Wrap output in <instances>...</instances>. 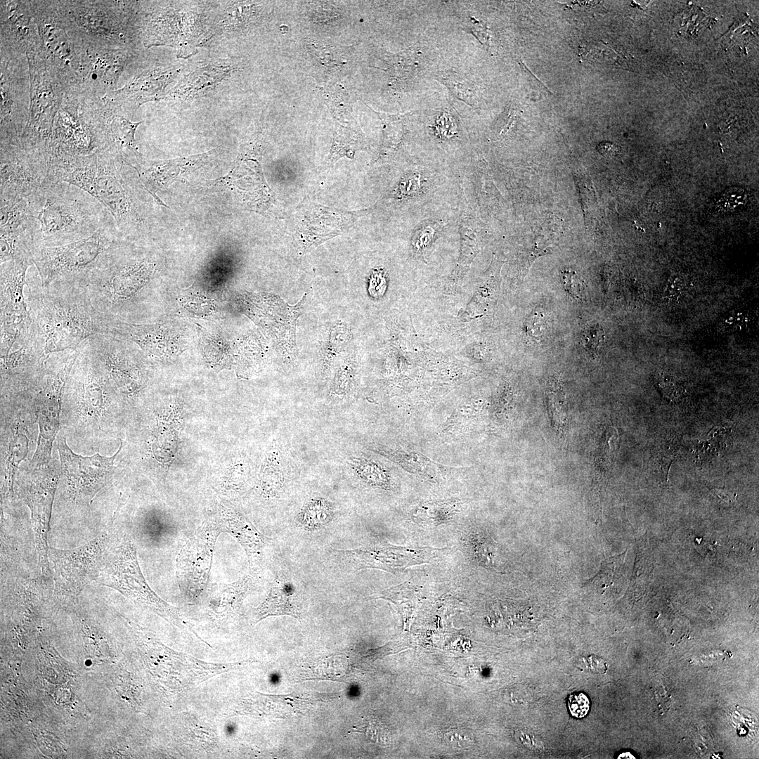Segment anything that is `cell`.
<instances>
[{
  "mask_svg": "<svg viewBox=\"0 0 759 759\" xmlns=\"http://www.w3.org/2000/svg\"><path fill=\"white\" fill-rule=\"evenodd\" d=\"M26 280V304L44 363L52 353L76 349L95 335L110 333L116 319L93 306L84 285L56 283L44 288L40 277L27 275Z\"/></svg>",
  "mask_w": 759,
  "mask_h": 759,
  "instance_id": "cell-1",
  "label": "cell"
},
{
  "mask_svg": "<svg viewBox=\"0 0 759 759\" xmlns=\"http://www.w3.org/2000/svg\"><path fill=\"white\" fill-rule=\"evenodd\" d=\"M27 200L33 222L32 250L84 238L112 218L93 197L65 182L46 179L41 188Z\"/></svg>",
  "mask_w": 759,
  "mask_h": 759,
  "instance_id": "cell-2",
  "label": "cell"
},
{
  "mask_svg": "<svg viewBox=\"0 0 759 759\" xmlns=\"http://www.w3.org/2000/svg\"><path fill=\"white\" fill-rule=\"evenodd\" d=\"M122 241L84 283L93 306L126 322L129 312L157 278L158 261L152 254L128 248Z\"/></svg>",
  "mask_w": 759,
  "mask_h": 759,
  "instance_id": "cell-3",
  "label": "cell"
},
{
  "mask_svg": "<svg viewBox=\"0 0 759 759\" xmlns=\"http://www.w3.org/2000/svg\"><path fill=\"white\" fill-rule=\"evenodd\" d=\"M122 241L123 238L112 218L84 238L61 245L33 249L32 260L44 288L56 283L84 285L89 275Z\"/></svg>",
  "mask_w": 759,
  "mask_h": 759,
  "instance_id": "cell-4",
  "label": "cell"
},
{
  "mask_svg": "<svg viewBox=\"0 0 759 759\" xmlns=\"http://www.w3.org/2000/svg\"><path fill=\"white\" fill-rule=\"evenodd\" d=\"M79 347L67 379L63 408L72 410L79 427L98 432L108 428L111 410L121 396L93 355L88 339Z\"/></svg>",
  "mask_w": 759,
  "mask_h": 759,
  "instance_id": "cell-5",
  "label": "cell"
},
{
  "mask_svg": "<svg viewBox=\"0 0 759 759\" xmlns=\"http://www.w3.org/2000/svg\"><path fill=\"white\" fill-rule=\"evenodd\" d=\"M96 160L86 193L110 213L122 238L141 235L148 230V214L127 163L108 151L98 153Z\"/></svg>",
  "mask_w": 759,
  "mask_h": 759,
  "instance_id": "cell-6",
  "label": "cell"
},
{
  "mask_svg": "<svg viewBox=\"0 0 759 759\" xmlns=\"http://www.w3.org/2000/svg\"><path fill=\"white\" fill-rule=\"evenodd\" d=\"M94 581L118 591L170 624L181 630H188L200 638L179 609L164 601L149 586L141 572L134 543L126 533H119L107 553Z\"/></svg>",
  "mask_w": 759,
  "mask_h": 759,
  "instance_id": "cell-7",
  "label": "cell"
},
{
  "mask_svg": "<svg viewBox=\"0 0 759 759\" xmlns=\"http://www.w3.org/2000/svg\"><path fill=\"white\" fill-rule=\"evenodd\" d=\"M79 351V346L51 354L37 385L25 396L34 408L39 428L36 450L28 468L35 469L51 462L53 443L60 429L67 379Z\"/></svg>",
  "mask_w": 759,
  "mask_h": 759,
  "instance_id": "cell-8",
  "label": "cell"
},
{
  "mask_svg": "<svg viewBox=\"0 0 759 759\" xmlns=\"http://www.w3.org/2000/svg\"><path fill=\"white\" fill-rule=\"evenodd\" d=\"M117 515V510L98 536L80 547L69 550L48 547L54 593L59 599L74 601L90 582L95 580L107 553L119 535L116 527Z\"/></svg>",
  "mask_w": 759,
  "mask_h": 759,
  "instance_id": "cell-9",
  "label": "cell"
},
{
  "mask_svg": "<svg viewBox=\"0 0 759 759\" xmlns=\"http://www.w3.org/2000/svg\"><path fill=\"white\" fill-rule=\"evenodd\" d=\"M56 443L65 499L77 507H89L96 494L112 480L116 470L114 462L123 447L122 441L111 457L99 453L91 456L78 455L68 446L63 434L58 435Z\"/></svg>",
  "mask_w": 759,
  "mask_h": 759,
  "instance_id": "cell-10",
  "label": "cell"
},
{
  "mask_svg": "<svg viewBox=\"0 0 759 759\" xmlns=\"http://www.w3.org/2000/svg\"><path fill=\"white\" fill-rule=\"evenodd\" d=\"M60 477V467L49 462L35 469H21L15 480L17 492L30 510L38 564L44 579H48L51 574L47 540Z\"/></svg>",
  "mask_w": 759,
  "mask_h": 759,
  "instance_id": "cell-11",
  "label": "cell"
},
{
  "mask_svg": "<svg viewBox=\"0 0 759 759\" xmlns=\"http://www.w3.org/2000/svg\"><path fill=\"white\" fill-rule=\"evenodd\" d=\"M136 635L149 648L148 659L154 675L172 692H184L216 675L237 670L243 663L205 662L171 649L142 630H136Z\"/></svg>",
  "mask_w": 759,
  "mask_h": 759,
  "instance_id": "cell-12",
  "label": "cell"
},
{
  "mask_svg": "<svg viewBox=\"0 0 759 759\" xmlns=\"http://www.w3.org/2000/svg\"><path fill=\"white\" fill-rule=\"evenodd\" d=\"M221 533L207 518L177 555L176 577L181 592L188 601H197L205 591L215 544Z\"/></svg>",
  "mask_w": 759,
  "mask_h": 759,
  "instance_id": "cell-13",
  "label": "cell"
},
{
  "mask_svg": "<svg viewBox=\"0 0 759 759\" xmlns=\"http://www.w3.org/2000/svg\"><path fill=\"white\" fill-rule=\"evenodd\" d=\"M93 355L112 386L122 396L138 394L145 383L138 351L126 339L109 334H97L88 339Z\"/></svg>",
  "mask_w": 759,
  "mask_h": 759,
  "instance_id": "cell-14",
  "label": "cell"
},
{
  "mask_svg": "<svg viewBox=\"0 0 759 759\" xmlns=\"http://www.w3.org/2000/svg\"><path fill=\"white\" fill-rule=\"evenodd\" d=\"M0 198L28 199L45 182L49 161L18 145L1 143Z\"/></svg>",
  "mask_w": 759,
  "mask_h": 759,
  "instance_id": "cell-15",
  "label": "cell"
},
{
  "mask_svg": "<svg viewBox=\"0 0 759 759\" xmlns=\"http://www.w3.org/2000/svg\"><path fill=\"white\" fill-rule=\"evenodd\" d=\"M443 550L375 543L341 552L359 569H378L396 573L414 565L428 563L438 557Z\"/></svg>",
  "mask_w": 759,
  "mask_h": 759,
  "instance_id": "cell-16",
  "label": "cell"
},
{
  "mask_svg": "<svg viewBox=\"0 0 759 759\" xmlns=\"http://www.w3.org/2000/svg\"><path fill=\"white\" fill-rule=\"evenodd\" d=\"M207 518L221 533L229 534L238 542L245 552L250 571L257 573L264 556V536L242 514L223 505H217Z\"/></svg>",
  "mask_w": 759,
  "mask_h": 759,
  "instance_id": "cell-17",
  "label": "cell"
},
{
  "mask_svg": "<svg viewBox=\"0 0 759 759\" xmlns=\"http://www.w3.org/2000/svg\"><path fill=\"white\" fill-rule=\"evenodd\" d=\"M34 266L32 258L15 259L1 263V318L29 319L25 287L27 273Z\"/></svg>",
  "mask_w": 759,
  "mask_h": 759,
  "instance_id": "cell-18",
  "label": "cell"
},
{
  "mask_svg": "<svg viewBox=\"0 0 759 759\" xmlns=\"http://www.w3.org/2000/svg\"><path fill=\"white\" fill-rule=\"evenodd\" d=\"M37 27L41 39L46 57L63 73L76 74V53L71 48L70 41L63 27L53 15L39 16Z\"/></svg>",
  "mask_w": 759,
  "mask_h": 759,
  "instance_id": "cell-19",
  "label": "cell"
},
{
  "mask_svg": "<svg viewBox=\"0 0 759 759\" xmlns=\"http://www.w3.org/2000/svg\"><path fill=\"white\" fill-rule=\"evenodd\" d=\"M296 588L283 573H276L265 599L255 609L256 623L269 616H290L301 618Z\"/></svg>",
  "mask_w": 759,
  "mask_h": 759,
  "instance_id": "cell-20",
  "label": "cell"
},
{
  "mask_svg": "<svg viewBox=\"0 0 759 759\" xmlns=\"http://www.w3.org/2000/svg\"><path fill=\"white\" fill-rule=\"evenodd\" d=\"M253 578L245 575L237 580L213 586L206 595L209 612L217 618L235 615L253 588Z\"/></svg>",
  "mask_w": 759,
  "mask_h": 759,
  "instance_id": "cell-21",
  "label": "cell"
},
{
  "mask_svg": "<svg viewBox=\"0 0 759 759\" xmlns=\"http://www.w3.org/2000/svg\"><path fill=\"white\" fill-rule=\"evenodd\" d=\"M8 436V445L4 457V480L1 497L4 501L11 500L13 495L15 475L19 464L28 453L29 440L25 429L19 422L11 427Z\"/></svg>",
  "mask_w": 759,
  "mask_h": 759,
  "instance_id": "cell-22",
  "label": "cell"
},
{
  "mask_svg": "<svg viewBox=\"0 0 759 759\" xmlns=\"http://www.w3.org/2000/svg\"><path fill=\"white\" fill-rule=\"evenodd\" d=\"M368 448L392 460L410 473L430 479H434L446 468L418 452L377 446H370Z\"/></svg>",
  "mask_w": 759,
  "mask_h": 759,
  "instance_id": "cell-23",
  "label": "cell"
},
{
  "mask_svg": "<svg viewBox=\"0 0 759 759\" xmlns=\"http://www.w3.org/2000/svg\"><path fill=\"white\" fill-rule=\"evenodd\" d=\"M128 58L122 50H110L98 53L89 63L87 75L100 84L110 86L117 82Z\"/></svg>",
  "mask_w": 759,
  "mask_h": 759,
  "instance_id": "cell-24",
  "label": "cell"
},
{
  "mask_svg": "<svg viewBox=\"0 0 759 759\" xmlns=\"http://www.w3.org/2000/svg\"><path fill=\"white\" fill-rule=\"evenodd\" d=\"M421 51L415 44L405 51L389 55L386 59L393 85L403 87L417 75Z\"/></svg>",
  "mask_w": 759,
  "mask_h": 759,
  "instance_id": "cell-25",
  "label": "cell"
},
{
  "mask_svg": "<svg viewBox=\"0 0 759 759\" xmlns=\"http://www.w3.org/2000/svg\"><path fill=\"white\" fill-rule=\"evenodd\" d=\"M334 516L332 504L322 498L308 501L296 516V521L304 530L314 531L327 525Z\"/></svg>",
  "mask_w": 759,
  "mask_h": 759,
  "instance_id": "cell-26",
  "label": "cell"
},
{
  "mask_svg": "<svg viewBox=\"0 0 759 759\" xmlns=\"http://www.w3.org/2000/svg\"><path fill=\"white\" fill-rule=\"evenodd\" d=\"M455 501L428 502L418 506L413 513L415 522L428 526H439L450 521L458 512Z\"/></svg>",
  "mask_w": 759,
  "mask_h": 759,
  "instance_id": "cell-27",
  "label": "cell"
},
{
  "mask_svg": "<svg viewBox=\"0 0 759 759\" xmlns=\"http://www.w3.org/2000/svg\"><path fill=\"white\" fill-rule=\"evenodd\" d=\"M351 465L357 475L366 484L384 489L391 487L389 471L382 465L364 458H353Z\"/></svg>",
  "mask_w": 759,
  "mask_h": 759,
  "instance_id": "cell-28",
  "label": "cell"
},
{
  "mask_svg": "<svg viewBox=\"0 0 759 759\" xmlns=\"http://www.w3.org/2000/svg\"><path fill=\"white\" fill-rule=\"evenodd\" d=\"M434 77L457 98L472 107L477 104L475 89L467 79L454 72H439Z\"/></svg>",
  "mask_w": 759,
  "mask_h": 759,
  "instance_id": "cell-29",
  "label": "cell"
},
{
  "mask_svg": "<svg viewBox=\"0 0 759 759\" xmlns=\"http://www.w3.org/2000/svg\"><path fill=\"white\" fill-rule=\"evenodd\" d=\"M260 484L264 494L268 497L279 496L284 486V474L276 457L268 458L261 472Z\"/></svg>",
  "mask_w": 759,
  "mask_h": 759,
  "instance_id": "cell-30",
  "label": "cell"
},
{
  "mask_svg": "<svg viewBox=\"0 0 759 759\" xmlns=\"http://www.w3.org/2000/svg\"><path fill=\"white\" fill-rule=\"evenodd\" d=\"M21 8L20 4L15 2L8 6V24L14 40L18 44L22 41V45L25 46V42L31 41L32 28L30 16L21 11Z\"/></svg>",
  "mask_w": 759,
  "mask_h": 759,
  "instance_id": "cell-31",
  "label": "cell"
},
{
  "mask_svg": "<svg viewBox=\"0 0 759 759\" xmlns=\"http://www.w3.org/2000/svg\"><path fill=\"white\" fill-rule=\"evenodd\" d=\"M605 339V332L597 322H592L584 327L581 337L583 346L589 358L594 360L599 356Z\"/></svg>",
  "mask_w": 759,
  "mask_h": 759,
  "instance_id": "cell-32",
  "label": "cell"
},
{
  "mask_svg": "<svg viewBox=\"0 0 759 759\" xmlns=\"http://www.w3.org/2000/svg\"><path fill=\"white\" fill-rule=\"evenodd\" d=\"M746 191L739 187L727 188L716 202V207L722 212H734L742 209L747 202Z\"/></svg>",
  "mask_w": 759,
  "mask_h": 759,
  "instance_id": "cell-33",
  "label": "cell"
},
{
  "mask_svg": "<svg viewBox=\"0 0 759 759\" xmlns=\"http://www.w3.org/2000/svg\"><path fill=\"white\" fill-rule=\"evenodd\" d=\"M564 290L573 299L584 301L587 297V286L583 277L576 271L565 268L561 274Z\"/></svg>",
  "mask_w": 759,
  "mask_h": 759,
  "instance_id": "cell-34",
  "label": "cell"
},
{
  "mask_svg": "<svg viewBox=\"0 0 759 759\" xmlns=\"http://www.w3.org/2000/svg\"><path fill=\"white\" fill-rule=\"evenodd\" d=\"M518 115L519 110L510 102L495 123L493 126L495 135L500 137L506 134L513 127Z\"/></svg>",
  "mask_w": 759,
  "mask_h": 759,
  "instance_id": "cell-35",
  "label": "cell"
},
{
  "mask_svg": "<svg viewBox=\"0 0 759 759\" xmlns=\"http://www.w3.org/2000/svg\"><path fill=\"white\" fill-rule=\"evenodd\" d=\"M567 704L571 715L576 718L585 717L589 711V699L583 692H576L569 695Z\"/></svg>",
  "mask_w": 759,
  "mask_h": 759,
  "instance_id": "cell-36",
  "label": "cell"
},
{
  "mask_svg": "<svg viewBox=\"0 0 759 759\" xmlns=\"http://www.w3.org/2000/svg\"><path fill=\"white\" fill-rule=\"evenodd\" d=\"M471 543L474 546V554L479 561L482 562V557H486V565H489L495 552L491 543L484 537L478 536Z\"/></svg>",
  "mask_w": 759,
  "mask_h": 759,
  "instance_id": "cell-37",
  "label": "cell"
},
{
  "mask_svg": "<svg viewBox=\"0 0 759 759\" xmlns=\"http://www.w3.org/2000/svg\"><path fill=\"white\" fill-rule=\"evenodd\" d=\"M659 387L662 394L668 398H676L680 394L679 384L673 377L666 375H659Z\"/></svg>",
  "mask_w": 759,
  "mask_h": 759,
  "instance_id": "cell-38",
  "label": "cell"
},
{
  "mask_svg": "<svg viewBox=\"0 0 759 759\" xmlns=\"http://www.w3.org/2000/svg\"><path fill=\"white\" fill-rule=\"evenodd\" d=\"M401 192L406 195L417 192L420 187V180L416 176H410L402 183Z\"/></svg>",
  "mask_w": 759,
  "mask_h": 759,
  "instance_id": "cell-39",
  "label": "cell"
},
{
  "mask_svg": "<svg viewBox=\"0 0 759 759\" xmlns=\"http://www.w3.org/2000/svg\"><path fill=\"white\" fill-rule=\"evenodd\" d=\"M597 149L602 155L609 157L614 156L618 151L616 145L609 142H603L599 143Z\"/></svg>",
  "mask_w": 759,
  "mask_h": 759,
  "instance_id": "cell-40",
  "label": "cell"
},
{
  "mask_svg": "<svg viewBox=\"0 0 759 759\" xmlns=\"http://www.w3.org/2000/svg\"><path fill=\"white\" fill-rule=\"evenodd\" d=\"M715 494L717 495H718V497H720L721 499H723V500H727L728 499L729 501L731 500L732 498H733V496H734L733 494L729 495V492L725 493V491H720V490H715Z\"/></svg>",
  "mask_w": 759,
  "mask_h": 759,
  "instance_id": "cell-41",
  "label": "cell"
},
{
  "mask_svg": "<svg viewBox=\"0 0 759 759\" xmlns=\"http://www.w3.org/2000/svg\"><path fill=\"white\" fill-rule=\"evenodd\" d=\"M618 758H635V757H633V755L630 752L622 753L621 754L619 755V757H618Z\"/></svg>",
  "mask_w": 759,
  "mask_h": 759,
  "instance_id": "cell-42",
  "label": "cell"
}]
</instances>
